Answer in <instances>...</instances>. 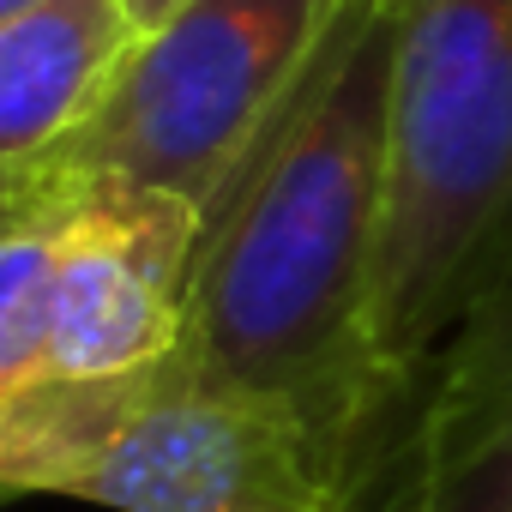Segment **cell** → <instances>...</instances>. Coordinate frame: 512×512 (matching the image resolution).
I'll list each match as a JSON object with an SVG mask.
<instances>
[{
	"label": "cell",
	"instance_id": "cell-1",
	"mask_svg": "<svg viewBox=\"0 0 512 512\" xmlns=\"http://www.w3.org/2000/svg\"><path fill=\"white\" fill-rule=\"evenodd\" d=\"M398 0H344L308 79L205 205L175 356L308 422L356 512L398 398L374 350L392 187Z\"/></svg>",
	"mask_w": 512,
	"mask_h": 512
},
{
	"label": "cell",
	"instance_id": "cell-10",
	"mask_svg": "<svg viewBox=\"0 0 512 512\" xmlns=\"http://www.w3.org/2000/svg\"><path fill=\"white\" fill-rule=\"evenodd\" d=\"M19 7H31V0H0V19H7V13H19Z\"/></svg>",
	"mask_w": 512,
	"mask_h": 512
},
{
	"label": "cell",
	"instance_id": "cell-4",
	"mask_svg": "<svg viewBox=\"0 0 512 512\" xmlns=\"http://www.w3.org/2000/svg\"><path fill=\"white\" fill-rule=\"evenodd\" d=\"M344 0H181L139 31L91 115L37 157L0 163V199L163 187L199 211L272 133Z\"/></svg>",
	"mask_w": 512,
	"mask_h": 512
},
{
	"label": "cell",
	"instance_id": "cell-5",
	"mask_svg": "<svg viewBox=\"0 0 512 512\" xmlns=\"http://www.w3.org/2000/svg\"><path fill=\"white\" fill-rule=\"evenodd\" d=\"M205 211L163 187H97L67 205L49 374L103 380L181 344Z\"/></svg>",
	"mask_w": 512,
	"mask_h": 512
},
{
	"label": "cell",
	"instance_id": "cell-3",
	"mask_svg": "<svg viewBox=\"0 0 512 512\" xmlns=\"http://www.w3.org/2000/svg\"><path fill=\"white\" fill-rule=\"evenodd\" d=\"M0 488L109 512H356L302 416L187 356L0 398Z\"/></svg>",
	"mask_w": 512,
	"mask_h": 512
},
{
	"label": "cell",
	"instance_id": "cell-9",
	"mask_svg": "<svg viewBox=\"0 0 512 512\" xmlns=\"http://www.w3.org/2000/svg\"><path fill=\"white\" fill-rule=\"evenodd\" d=\"M175 7H181V0H127V13H133V25H139V31H151V25H157V19H169Z\"/></svg>",
	"mask_w": 512,
	"mask_h": 512
},
{
	"label": "cell",
	"instance_id": "cell-2",
	"mask_svg": "<svg viewBox=\"0 0 512 512\" xmlns=\"http://www.w3.org/2000/svg\"><path fill=\"white\" fill-rule=\"evenodd\" d=\"M512 272V0H398L392 187L374 284V350L404 404Z\"/></svg>",
	"mask_w": 512,
	"mask_h": 512
},
{
	"label": "cell",
	"instance_id": "cell-6",
	"mask_svg": "<svg viewBox=\"0 0 512 512\" xmlns=\"http://www.w3.org/2000/svg\"><path fill=\"white\" fill-rule=\"evenodd\" d=\"M362 512H512V272L422 368Z\"/></svg>",
	"mask_w": 512,
	"mask_h": 512
},
{
	"label": "cell",
	"instance_id": "cell-7",
	"mask_svg": "<svg viewBox=\"0 0 512 512\" xmlns=\"http://www.w3.org/2000/svg\"><path fill=\"white\" fill-rule=\"evenodd\" d=\"M133 43L127 0H31L0 19V163L67 139Z\"/></svg>",
	"mask_w": 512,
	"mask_h": 512
},
{
	"label": "cell",
	"instance_id": "cell-8",
	"mask_svg": "<svg viewBox=\"0 0 512 512\" xmlns=\"http://www.w3.org/2000/svg\"><path fill=\"white\" fill-rule=\"evenodd\" d=\"M61 229V199H0V398L49 380Z\"/></svg>",
	"mask_w": 512,
	"mask_h": 512
}]
</instances>
